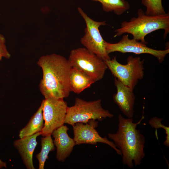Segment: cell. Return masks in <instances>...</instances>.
I'll return each instance as SVG.
<instances>
[{
  "label": "cell",
  "instance_id": "cell-1",
  "mask_svg": "<svg viewBox=\"0 0 169 169\" xmlns=\"http://www.w3.org/2000/svg\"><path fill=\"white\" fill-rule=\"evenodd\" d=\"M37 64L43 71L39 88L45 98L68 97L71 92L69 78L72 68L68 60L53 54L42 56Z\"/></svg>",
  "mask_w": 169,
  "mask_h": 169
},
{
  "label": "cell",
  "instance_id": "cell-2",
  "mask_svg": "<svg viewBox=\"0 0 169 169\" xmlns=\"http://www.w3.org/2000/svg\"><path fill=\"white\" fill-rule=\"evenodd\" d=\"M142 116L134 123L132 118H125L120 114L118 116V128L115 133H109L108 136L121 151L122 162L129 168L140 165L145 156L144 152L145 137L139 130L138 125L144 119Z\"/></svg>",
  "mask_w": 169,
  "mask_h": 169
},
{
  "label": "cell",
  "instance_id": "cell-3",
  "mask_svg": "<svg viewBox=\"0 0 169 169\" xmlns=\"http://www.w3.org/2000/svg\"><path fill=\"white\" fill-rule=\"evenodd\" d=\"M137 16L133 17L129 21L121 23L120 28L116 29L114 37L119 36L124 33L131 34L133 38L147 44L145 36L156 30H164V39L169 32V13L155 16L146 15L141 8L137 11Z\"/></svg>",
  "mask_w": 169,
  "mask_h": 169
},
{
  "label": "cell",
  "instance_id": "cell-4",
  "mask_svg": "<svg viewBox=\"0 0 169 169\" xmlns=\"http://www.w3.org/2000/svg\"><path fill=\"white\" fill-rule=\"evenodd\" d=\"M113 117L108 110L103 108L101 100L86 101L77 97L74 105L67 108L64 124L73 126L77 122L86 123L90 120L102 121Z\"/></svg>",
  "mask_w": 169,
  "mask_h": 169
},
{
  "label": "cell",
  "instance_id": "cell-5",
  "mask_svg": "<svg viewBox=\"0 0 169 169\" xmlns=\"http://www.w3.org/2000/svg\"><path fill=\"white\" fill-rule=\"evenodd\" d=\"M68 60L72 68L83 73L95 82L103 78L108 69L105 61L85 47L72 50Z\"/></svg>",
  "mask_w": 169,
  "mask_h": 169
},
{
  "label": "cell",
  "instance_id": "cell-6",
  "mask_svg": "<svg viewBox=\"0 0 169 169\" xmlns=\"http://www.w3.org/2000/svg\"><path fill=\"white\" fill-rule=\"evenodd\" d=\"M144 60L139 57L130 55L127 58L126 64L119 62L116 56L105 62L115 78L134 90L139 80L144 78Z\"/></svg>",
  "mask_w": 169,
  "mask_h": 169
},
{
  "label": "cell",
  "instance_id": "cell-7",
  "mask_svg": "<svg viewBox=\"0 0 169 169\" xmlns=\"http://www.w3.org/2000/svg\"><path fill=\"white\" fill-rule=\"evenodd\" d=\"M78 11L84 20L86 27L84 34L80 39V42L90 52L95 54L104 61L111 59L106 52L105 42L99 30L102 25L107 24L105 21L98 22L93 20L80 7Z\"/></svg>",
  "mask_w": 169,
  "mask_h": 169
},
{
  "label": "cell",
  "instance_id": "cell-8",
  "mask_svg": "<svg viewBox=\"0 0 169 169\" xmlns=\"http://www.w3.org/2000/svg\"><path fill=\"white\" fill-rule=\"evenodd\" d=\"M43 101L44 123L40 133L45 136L51 135L54 131L64 125L68 106L63 98L49 97Z\"/></svg>",
  "mask_w": 169,
  "mask_h": 169
},
{
  "label": "cell",
  "instance_id": "cell-9",
  "mask_svg": "<svg viewBox=\"0 0 169 169\" xmlns=\"http://www.w3.org/2000/svg\"><path fill=\"white\" fill-rule=\"evenodd\" d=\"M105 45L106 52L109 54L115 52L122 53H132L137 54H147L156 57L160 63L163 62L169 53V49L158 50L150 48L145 44L133 38H129L128 34L123 35L117 43H110L105 41Z\"/></svg>",
  "mask_w": 169,
  "mask_h": 169
},
{
  "label": "cell",
  "instance_id": "cell-10",
  "mask_svg": "<svg viewBox=\"0 0 169 169\" xmlns=\"http://www.w3.org/2000/svg\"><path fill=\"white\" fill-rule=\"evenodd\" d=\"M97 126V121L94 120H90L86 123H76L72 126L74 134L73 139L75 145H95L97 143H102L110 146L117 154L121 156L120 151L117 148L113 142L109 140L106 136L103 137L100 136L95 129Z\"/></svg>",
  "mask_w": 169,
  "mask_h": 169
},
{
  "label": "cell",
  "instance_id": "cell-11",
  "mask_svg": "<svg viewBox=\"0 0 169 169\" xmlns=\"http://www.w3.org/2000/svg\"><path fill=\"white\" fill-rule=\"evenodd\" d=\"M114 84L117 92L113 96L115 103L128 118H132L136 96L133 90L125 85L115 78Z\"/></svg>",
  "mask_w": 169,
  "mask_h": 169
},
{
  "label": "cell",
  "instance_id": "cell-12",
  "mask_svg": "<svg viewBox=\"0 0 169 169\" xmlns=\"http://www.w3.org/2000/svg\"><path fill=\"white\" fill-rule=\"evenodd\" d=\"M69 130L67 126L64 125L54 131L51 134L54 138L53 142L56 148V158L59 161L64 162L76 145L74 139L68 134Z\"/></svg>",
  "mask_w": 169,
  "mask_h": 169
},
{
  "label": "cell",
  "instance_id": "cell-13",
  "mask_svg": "<svg viewBox=\"0 0 169 169\" xmlns=\"http://www.w3.org/2000/svg\"><path fill=\"white\" fill-rule=\"evenodd\" d=\"M40 135V132H39L30 136L20 138L13 141V145L20 154L27 169H35L33 156L38 144L37 138Z\"/></svg>",
  "mask_w": 169,
  "mask_h": 169
},
{
  "label": "cell",
  "instance_id": "cell-14",
  "mask_svg": "<svg viewBox=\"0 0 169 169\" xmlns=\"http://www.w3.org/2000/svg\"><path fill=\"white\" fill-rule=\"evenodd\" d=\"M43 105L42 100L40 106L31 117L28 122L20 131L18 136L19 138L30 136L41 131L44 125L43 114Z\"/></svg>",
  "mask_w": 169,
  "mask_h": 169
},
{
  "label": "cell",
  "instance_id": "cell-15",
  "mask_svg": "<svg viewBox=\"0 0 169 169\" xmlns=\"http://www.w3.org/2000/svg\"><path fill=\"white\" fill-rule=\"evenodd\" d=\"M69 82L71 91L79 94L90 87L95 82L83 73L72 68L69 75Z\"/></svg>",
  "mask_w": 169,
  "mask_h": 169
},
{
  "label": "cell",
  "instance_id": "cell-16",
  "mask_svg": "<svg viewBox=\"0 0 169 169\" xmlns=\"http://www.w3.org/2000/svg\"><path fill=\"white\" fill-rule=\"evenodd\" d=\"M98 2L102 5V8L105 12H113L118 15L123 14L130 8L128 2L122 0H91Z\"/></svg>",
  "mask_w": 169,
  "mask_h": 169
},
{
  "label": "cell",
  "instance_id": "cell-17",
  "mask_svg": "<svg viewBox=\"0 0 169 169\" xmlns=\"http://www.w3.org/2000/svg\"><path fill=\"white\" fill-rule=\"evenodd\" d=\"M41 150L36 157L38 161V169H44L45 163L50 152L54 151L55 147L51 135L44 136L41 139Z\"/></svg>",
  "mask_w": 169,
  "mask_h": 169
},
{
  "label": "cell",
  "instance_id": "cell-18",
  "mask_svg": "<svg viewBox=\"0 0 169 169\" xmlns=\"http://www.w3.org/2000/svg\"><path fill=\"white\" fill-rule=\"evenodd\" d=\"M141 3L146 8V14L155 16L166 13L162 0H141Z\"/></svg>",
  "mask_w": 169,
  "mask_h": 169
},
{
  "label": "cell",
  "instance_id": "cell-19",
  "mask_svg": "<svg viewBox=\"0 0 169 169\" xmlns=\"http://www.w3.org/2000/svg\"><path fill=\"white\" fill-rule=\"evenodd\" d=\"M163 120V118L153 117L151 118L148 121V124L152 128L156 129L155 134L157 138V129L162 128L164 129L166 134V139L163 142V144L169 147V127L164 125L161 123V121Z\"/></svg>",
  "mask_w": 169,
  "mask_h": 169
},
{
  "label": "cell",
  "instance_id": "cell-20",
  "mask_svg": "<svg viewBox=\"0 0 169 169\" xmlns=\"http://www.w3.org/2000/svg\"><path fill=\"white\" fill-rule=\"evenodd\" d=\"M5 43L6 39L4 36L0 34V61L2 60L3 57L9 59L11 57L10 54L7 50Z\"/></svg>",
  "mask_w": 169,
  "mask_h": 169
},
{
  "label": "cell",
  "instance_id": "cell-21",
  "mask_svg": "<svg viewBox=\"0 0 169 169\" xmlns=\"http://www.w3.org/2000/svg\"><path fill=\"white\" fill-rule=\"evenodd\" d=\"M7 163L2 161L0 159V169L7 167Z\"/></svg>",
  "mask_w": 169,
  "mask_h": 169
},
{
  "label": "cell",
  "instance_id": "cell-22",
  "mask_svg": "<svg viewBox=\"0 0 169 169\" xmlns=\"http://www.w3.org/2000/svg\"><path fill=\"white\" fill-rule=\"evenodd\" d=\"M123 0V1H125V0Z\"/></svg>",
  "mask_w": 169,
  "mask_h": 169
}]
</instances>
